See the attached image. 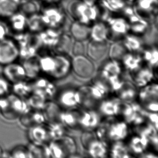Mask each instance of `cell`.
Here are the masks:
<instances>
[{
  "instance_id": "6da1fadb",
  "label": "cell",
  "mask_w": 158,
  "mask_h": 158,
  "mask_svg": "<svg viewBox=\"0 0 158 158\" xmlns=\"http://www.w3.org/2000/svg\"><path fill=\"white\" fill-rule=\"evenodd\" d=\"M71 68L76 75L82 79L89 78L94 71L93 63L83 55L75 56L71 62Z\"/></svg>"
},
{
  "instance_id": "7a4b0ae2",
  "label": "cell",
  "mask_w": 158,
  "mask_h": 158,
  "mask_svg": "<svg viewBox=\"0 0 158 158\" xmlns=\"http://www.w3.org/2000/svg\"><path fill=\"white\" fill-rule=\"evenodd\" d=\"M146 112L139 104L131 102L126 103L123 113L126 123L139 125L145 120Z\"/></svg>"
},
{
  "instance_id": "3957f363",
  "label": "cell",
  "mask_w": 158,
  "mask_h": 158,
  "mask_svg": "<svg viewBox=\"0 0 158 158\" xmlns=\"http://www.w3.org/2000/svg\"><path fill=\"white\" fill-rule=\"evenodd\" d=\"M8 101V120L15 119L20 115L30 111L27 101L14 94L6 97Z\"/></svg>"
},
{
  "instance_id": "277c9868",
  "label": "cell",
  "mask_w": 158,
  "mask_h": 158,
  "mask_svg": "<svg viewBox=\"0 0 158 158\" xmlns=\"http://www.w3.org/2000/svg\"><path fill=\"white\" fill-rule=\"evenodd\" d=\"M19 56V49L13 41L4 39L0 41V64L14 62Z\"/></svg>"
},
{
  "instance_id": "5b68a950",
  "label": "cell",
  "mask_w": 158,
  "mask_h": 158,
  "mask_svg": "<svg viewBox=\"0 0 158 158\" xmlns=\"http://www.w3.org/2000/svg\"><path fill=\"white\" fill-rule=\"evenodd\" d=\"M135 12L140 17L148 15L150 23L157 16L158 0H135Z\"/></svg>"
},
{
  "instance_id": "8992f818",
  "label": "cell",
  "mask_w": 158,
  "mask_h": 158,
  "mask_svg": "<svg viewBox=\"0 0 158 158\" xmlns=\"http://www.w3.org/2000/svg\"><path fill=\"white\" fill-rule=\"evenodd\" d=\"M3 73L6 80L13 83L24 81L27 78L23 65L14 62L5 65Z\"/></svg>"
},
{
  "instance_id": "52a82bcc",
  "label": "cell",
  "mask_w": 158,
  "mask_h": 158,
  "mask_svg": "<svg viewBox=\"0 0 158 158\" xmlns=\"http://www.w3.org/2000/svg\"><path fill=\"white\" fill-rule=\"evenodd\" d=\"M65 13L56 7H49L43 11L41 17L46 27L49 28H57L64 17Z\"/></svg>"
},
{
  "instance_id": "ba28073f",
  "label": "cell",
  "mask_w": 158,
  "mask_h": 158,
  "mask_svg": "<svg viewBox=\"0 0 158 158\" xmlns=\"http://www.w3.org/2000/svg\"><path fill=\"white\" fill-rule=\"evenodd\" d=\"M19 117L21 124L27 128H30L35 125H42L47 120L44 113L41 112L40 110H35L33 112L30 110L20 115Z\"/></svg>"
},
{
  "instance_id": "9c48e42d",
  "label": "cell",
  "mask_w": 158,
  "mask_h": 158,
  "mask_svg": "<svg viewBox=\"0 0 158 158\" xmlns=\"http://www.w3.org/2000/svg\"><path fill=\"white\" fill-rule=\"evenodd\" d=\"M109 33L113 36H125L130 30V24L123 18H112L108 22Z\"/></svg>"
},
{
  "instance_id": "30bf717a",
  "label": "cell",
  "mask_w": 158,
  "mask_h": 158,
  "mask_svg": "<svg viewBox=\"0 0 158 158\" xmlns=\"http://www.w3.org/2000/svg\"><path fill=\"white\" fill-rule=\"evenodd\" d=\"M109 47L107 40L103 42L91 40L87 46L88 55L92 60H101L108 51Z\"/></svg>"
},
{
  "instance_id": "8fae6325",
  "label": "cell",
  "mask_w": 158,
  "mask_h": 158,
  "mask_svg": "<svg viewBox=\"0 0 158 158\" xmlns=\"http://www.w3.org/2000/svg\"><path fill=\"white\" fill-rule=\"evenodd\" d=\"M89 25L78 21H73L69 32L75 41H86L90 37Z\"/></svg>"
},
{
  "instance_id": "7c38bea8",
  "label": "cell",
  "mask_w": 158,
  "mask_h": 158,
  "mask_svg": "<svg viewBox=\"0 0 158 158\" xmlns=\"http://www.w3.org/2000/svg\"><path fill=\"white\" fill-rule=\"evenodd\" d=\"M128 134V127L126 122H119L112 124L107 130V135L113 141H123Z\"/></svg>"
},
{
  "instance_id": "4fadbf2b",
  "label": "cell",
  "mask_w": 158,
  "mask_h": 158,
  "mask_svg": "<svg viewBox=\"0 0 158 158\" xmlns=\"http://www.w3.org/2000/svg\"><path fill=\"white\" fill-rule=\"evenodd\" d=\"M56 60V67L52 75L57 79L62 78L68 74L71 68V62L68 58L58 55L54 56Z\"/></svg>"
},
{
  "instance_id": "5bb4252c",
  "label": "cell",
  "mask_w": 158,
  "mask_h": 158,
  "mask_svg": "<svg viewBox=\"0 0 158 158\" xmlns=\"http://www.w3.org/2000/svg\"><path fill=\"white\" fill-rule=\"evenodd\" d=\"M108 25L104 22L97 21L91 27L90 37L92 41L103 42L107 41L109 37Z\"/></svg>"
},
{
  "instance_id": "9a60e30c",
  "label": "cell",
  "mask_w": 158,
  "mask_h": 158,
  "mask_svg": "<svg viewBox=\"0 0 158 158\" xmlns=\"http://www.w3.org/2000/svg\"><path fill=\"white\" fill-rule=\"evenodd\" d=\"M81 94L75 90H66L60 96V102L64 106L73 108L80 105L81 103Z\"/></svg>"
},
{
  "instance_id": "2e32d148",
  "label": "cell",
  "mask_w": 158,
  "mask_h": 158,
  "mask_svg": "<svg viewBox=\"0 0 158 158\" xmlns=\"http://www.w3.org/2000/svg\"><path fill=\"white\" fill-rule=\"evenodd\" d=\"M122 73V68L117 60H112L107 62L102 70V76L106 81H112L119 78Z\"/></svg>"
},
{
  "instance_id": "e0dca14e",
  "label": "cell",
  "mask_w": 158,
  "mask_h": 158,
  "mask_svg": "<svg viewBox=\"0 0 158 158\" xmlns=\"http://www.w3.org/2000/svg\"><path fill=\"white\" fill-rule=\"evenodd\" d=\"M88 153L94 158H105L107 154L106 143L102 140H94L88 145Z\"/></svg>"
},
{
  "instance_id": "ac0fdd59",
  "label": "cell",
  "mask_w": 158,
  "mask_h": 158,
  "mask_svg": "<svg viewBox=\"0 0 158 158\" xmlns=\"http://www.w3.org/2000/svg\"><path fill=\"white\" fill-rule=\"evenodd\" d=\"M28 137L32 143L38 145H44L48 137V131L41 125H35L29 128Z\"/></svg>"
},
{
  "instance_id": "d6986e66",
  "label": "cell",
  "mask_w": 158,
  "mask_h": 158,
  "mask_svg": "<svg viewBox=\"0 0 158 158\" xmlns=\"http://www.w3.org/2000/svg\"><path fill=\"white\" fill-rule=\"evenodd\" d=\"M79 122L84 128L89 130L94 129L98 126L100 123V117L96 111H87L81 115Z\"/></svg>"
},
{
  "instance_id": "ffe728a7",
  "label": "cell",
  "mask_w": 158,
  "mask_h": 158,
  "mask_svg": "<svg viewBox=\"0 0 158 158\" xmlns=\"http://www.w3.org/2000/svg\"><path fill=\"white\" fill-rule=\"evenodd\" d=\"M99 109L101 112L106 116L112 117L118 115L121 110L120 100L118 99L106 100L102 103Z\"/></svg>"
},
{
  "instance_id": "44dd1931",
  "label": "cell",
  "mask_w": 158,
  "mask_h": 158,
  "mask_svg": "<svg viewBox=\"0 0 158 158\" xmlns=\"http://www.w3.org/2000/svg\"><path fill=\"white\" fill-rule=\"evenodd\" d=\"M41 8L40 3L37 0H21L19 2V11L27 18L39 14Z\"/></svg>"
},
{
  "instance_id": "7402d4cb",
  "label": "cell",
  "mask_w": 158,
  "mask_h": 158,
  "mask_svg": "<svg viewBox=\"0 0 158 158\" xmlns=\"http://www.w3.org/2000/svg\"><path fill=\"white\" fill-rule=\"evenodd\" d=\"M20 0H0V17H10L19 11Z\"/></svg>"
},
{
  "instance_id": "603a6c76",
  "label": "cell",
  "mask_w": 158,
  "mask_h": 158,
  "mask_svg": "<svg viewBox=\"0 0 158 158\" xmlns=\"http://www.w3.org/2000/svg\"><path fill=\"white\" fill-rule=\"evenodd\" d=\"M154 77V73L152 69L149 68L141 69L137 72L135 77V84L139 88H143L151 83Z\"/></svg>"
},
{
  "instance_id": "cb8c5ba5",
  "label": "cell",
  "mask_w": 158,
  "mask_h": 158,
  "mask_svg": "<svg viewBox=\"0 0 158 158\" xmlns=\"http://www.w3.org/2000/svg\"><path fill=\"white\" fill-rule=\"evenodd\" d=\"M9 19L10 27L16 32H22L27 27L28 19L19 11L11 16Z\"/></svg>"
},
{
  "instance_id": "d4e9b609",
  "label": "cell",
  "mask_w": 158,
  "mask_h": 158,
  "mask_svg": "<svg viewBox=\"0 0 158 158\" xmlns=\"http://www.w3.org/2000/svg\"><path fill=\"white\" fill-rule=\"evenodd\" d=\"M158 85L156 83H151L141 88L139 93V99L143 102H148L158 98Z\"/></svg>"
},
{
  "instance_id": "484cf974",
  "label": "cell",
  "mask_w": 158,
  "mask_h": 158,
  "mask_svg": "<svg viewBox=\"0 0 158 158\" xmlns=\"http://www.w3.org/2000/svg\"><path fill=\"white\" fill-rule=\"evenodd\" d=\"M86 6L81 0H73L70 2L66 6L65 13L73 21H78L81 12Z\"/></svg>"
},
{
  "instance_id": "4316f807",
  "label": "cell",
  "mask_w": 158,
  "mask_h": 158,
  "mask_svg": "<svg viewBox=\"0 0 158 158\" xmlns=\"http://www.w3.org/2000/svg\"><path fill=\"white\" fill-rule=\"evenodd\" d=\"M74 41L70 32H62L60 35L57 43L55 47L56 48L58 52H69L71 51Z\"/></svg>"
},
{
  "instance_id": "83f0119b",
  "label": "cell",
  "mask_w": 158,
  "mask_h": 158,
  "mask_svg": "<svg viewBox=\"0 0 158 158\" xmlns=\"http://www.w3.org/2000/svg\"><path fill=\"white\" fill-rule=\"evenodd\" d=\"M150 142L142 135L133 137L130 143L131 150L135 154H142L145 152Z\"/></svg>"
},
{
  "instance_id": "f1b7e54d",
  "label": "cell",
  "mask_w": 158,
  "mask_h": 158,
  "mask_svg": "<svg viewBox=\"0 0 158 158\" xmlns=\"http://www.w3.org/2000/svg\"><path fill=\"white\" fill-rule=\"evenodd\" d=\"M26 77L29 78H34L36 77L41 71L39 60L35 59V57L24 60L23 64Z\"/></svg>"
},
{
  "instance_id": "f546056e",
  "label": "cell",
  "mask_w": 158,
  "mask_h": 158,
  "mask_svg": "<svg viewBox=\"0 0 158 158\" xmlns=\"http://www.w3.org/2000/svg\"><path fill=\"white\" fill-rule=\"evenodd\" d=\"M122 58L124 66L126 69L130 71L139 70L142 62V58L140 56L127 53L125 54Z\"/></svg>"
},
{
  "instance_id": "4dcf8cb0",
  "label": "cell",
  "mask_w": 158,
  "mask_h": 158,
  "mask_svg": "<svg viewBox=\"0 0 158 158\" xmlns=\"http://www.w3.org/2000/svg\"><path fill=\"white\" fill-rule=\"evenodd\" d=\"M89 91L93 98L99 100L106 96L109 92V88L102 81H97L89 88Z\"/></svg>"
},
{
  "instance_id": "1f68e13d",
  "label": "cell",
  "mask_w": 158,
  "mask_h": 158,
  "mask_svg": "<svg viewBox=\"0 0 158 158\" xmlns=\"http://www.w3.org/2000/svg\"><path fill=\"white\" fill-rule=\"evenodd\" d=\"M110 155L113 158H130L131 157L128 148L122 141H115L112 146Z\"/></svg>"
},
{
  "instance_id": "d6a6232c",
  "label": "cell",
  "mask_w": 158,
  "mask_h": 158,
  "mask_svg": "<svg viewBox=\"0 0 158 158\" xmlns=\"http://www.w3.org/2000/svg\"><path fill=\"white\" fill-rule=\"evenodd\" d=\"M13 91L14 94L24 98L29 96L32 93V86L30 84L22 81L14 83Z\"/></svg>"
},
{
  "instance_id": "836d02e7",
  "label": "cell",
  "mask_w": 158,
  "mask_h": 158,
  "mask_svg": "<svg viewBox=\"0 0 158 158\" xmlns=\"http://www.w3.org/2000/svg\"><path fill=\"white\" fill-rule=\"evenodd\" d=\"M48 128V136L53 141H59L64 135L65 131L63 125L61 123L57 122L51 123Z\"/></svg>"
},
{
  "instance_id": "e575fe53",
  "label": "cell",
  "mask_w": 158,
  "mask_h": 158,
  "mask_svg": "<svg viewBox=\"0 0 158 158\" xmlns=\"http://www.w3.org/2000/svg\"><path fill=\"white\" fill-rule=\"evenodd\" d=\"M123 43L126 49L131 52L139 51L142 47L141 40L133 35L126 34Z\"/></svg>"
},
{
  "instance_id": "d590c367",
  "label": "cell",
  "mask_w": 158,
  "mask_h": 158,
  "mask_svg": "<svg viewBox=\"0 0 158 158\" xmlns=\"http://www.w3.org/2000/svg\"><path fill=\"white\" fill-rule=\"evenodd\" d=\"M158 129L152 124H150L145 126L140 132V135L143 136L152 143L156 149L158 148Z\"/></svg>"
},
{
  "instance_id": "8d00e7d4",
  "label": "cell",
  "mask_w": 158,
  "mask_h": 158,
  "mask_svg": "<svg viewBox=\"0 0 158 158\" xmlns=\"http://www.w3.org/2000/svg\"><path fill=\"white\" fill-rule=\"evenodd\" d=\"M27 27L32 32L41 31L46 26L42 20L41 15L37 14L27 18Z\"/></svg>"
},
{
  "instance_id": "74e56055",
  "label": "cell",
  "mask_w": 158,
  "mask_h": 158,
  "mask_svg": "<svg viewBox=\"0 0 158 158\" xmlns=\"http://www.w3.org/2000/svg\"><path fill=\"white\" fill-rule=\"evenodd\" d=\"M41 71L52 75L55 69L56 60L54 57L45 56L39 60Z\"/></svg>"
},
{
  "instance_id": "f35d334b",
  "label": "cell",
  "mask_w": 158,
  "mask_h": 158,
  "mask_svg": "<svg viewBox=\"0 0 158 158\" xmlns=\"http://www.w3.org/2000/svg\"><path fill=\"white\" fill-rule=\"evenodd\" d=\"M28 99V104L30 108L32 107L35 110H42L44 109L46 105V99L40 96L39 94L32 93L31 96H29Z\"/></svg>"
},
{
  "instance_id": "ab89813d",
  "label": "cell",
  "mask_w": 158,
  "mask_h": 158,
  "mask_svg": "<svg viewBox=\"0 0 158 158\" xmlns=\"http://www.w3.org/2000/svg\"><path fill=\"white\" fill-rule=\"evenodd\" d=\"M126 50L123 43L115 42L110 45L109 49L110 56L112 60H118L124 56Z\"/></svg>"
},
{
  "instance_id": "60d3db41",
  "label": "cell",
  "mask_w": 158,
  "mask_h": 158,
  "mask_svg": "<svg viewBox=\"0 0 158 158\" xmlns=\"http://www.w3.org/2000/svg\"><path fill=\"white\" fill-rule=\"evenodd\" d=\"M47 146L49 158H63L65 156L66 153L57 141H52Z\"/></svg>"
},
{
  "instance_id": "b9f144b4",
  "label": "cell",
  "mask_w": 158,
  "mask_h": 158,
  "mask_svg": "<svg viewBox=\"0 0 158 158\" xmlns=\"http://www.w3.org/2000/svg\"><path fill=\"white\" fill-rule=\"evenodd\" d=\"M59 141L61 142V146L68 154H73L76 151V143L70 137L64 135Z\"/></svg>"
},
{
  "instance_id": "7bdbcfd3",
  "label": "cell",
  "mask_w": 158,
  "mask_h": 158,
  "mask_svg": "<svg viewBox=\"0 0 158 158\" xmlns=\"http://www.w3.org/2000/svg\"><path fill=\"white\" fill-rule=\"evenodd\" d=\"M60 121L64 125L73 127L77 124L78 119L75 114L71 112H63L59 114Z\"/></svg>"
},
{
  "instance_id": "ee69618b",
  "label": "cell",
  "mask_w": 158,
  "mask_h": 158,
  "mask_svg": "<svg viewBox=\"0 0 158 158\" xmlns=\"http://www.w3.org/2000/svg\"><path fill=\"white\" fill-rule=\"evenodd\" d=\"M143 59L153 67H156L158 63V52L156 48L146 50L143 52Z\"/></svg>"
},
{
  "instance_id": "f6af8a7d",
  "label": "cell",
  "mask_w": 158,
  "mask_h": 158,
  "mask_svg": "<svg viewBox=\"0 0 158 158\" xmlns=\"http://www.w3.org/2000/svg\"><path fill=\"white\" fill-rule=\"evenodd\" d=\"M149 23H150L147 20L141 18L138 21L129 24L130 30L137 34H143L149 25Z\"/></svg>"
},
{
  "instance_id": "bcb514c9",
  "label": "cell",
  "mask_w": 158,
  "mask_h": 158,
  "mask_svg": "<svg viewBox=\"0 0 158 158\" xmlns=\"http://www.w3.org/2000/svg\"><path fill=\"white\" fill-rule=\"evenodd\" d=\"M44 145H38L30 143L28 146V150L30 153L31 158H42L44 157Z\"/></svg>"
},
{
  "instance_id": "7dc6e473",
  "label": "cell",
  "mask_w": 158,
  "mask_h": 158,
  "mask_svg": "<svg viewBox=\"0 0 158 158\" xmlns=\"http://www.w3.org/2000/svg\"><path fill=\"white\" fill-rule=\"evenodd\" d=\"M10 158H31L28 148H25L22 146H19L14 148L10 153Z\"/></svg>"
},
{
  "instance_id": "c3c4849f",
  "label": "cell",
  "mask_w": 158,
  "mask_h": 158,
  "mask_svg": "<svg viewBox=\"0 0 158 158\" xmlns=\"http://www.w3.org/2000/svg\"><path fill=\"white\" fill-rule=\"evenodd\" d=\"M136 91L133 88H128L122 90L120 93V100L128 103L133 101L136 96Z\"/></svg>"
},
{
  "instance_id": "681fc988",
  "label": "cell",
  "mask_w": 158,
  "mask_h": 158,
  "mask_svg": "<svg viewBox=\"0 0 158 158\" xmlns=\"http://www.w3.org/2000/svg\"><path fill=\"white\" fill-rule=\"evenodd\" d=\"M43 110L45 111L44 114L45 115L46 119H50L53 117L58 111V108L57 105L53 103H46L45 107Z\"/></svg>"
},
{
  "instance_id": "f907efd6",
  "label": "cell",
  "mask_w": 158,
  "mask_h": 158,
  "mask_svg": "<svg viewBox=\"0 0 158 158\" xmlns=\"http://www.w3.org/2000/svg\"><path fill=\"white\" fill-rule=\"evenodd\" d=\"M111 10L114 11L121 10L127 4V0H106Z\"/></svg>"
},
{
  "instance_id": "816d5d0a",
  "label": "cell",
  "mask_w": 158,
  "mask_h": 158,
  "mask_svg": "<svg viewBox=\"0 0 158 158\" xmlns=\"http://www.w3.org/2000/svg\"><path fill=\"white\" fill-rule=\"evenodd\" d=\"M111 89L114 91H119L123 89L124 86V82L120 79L119 77L115 79H113L109 81Z\"/></svg>"
},
{
  "instance_id": "f5cc1de1",
  "label": "cell",
  "mask_w": 158,
  "mask_h": 158,
  "mask_svg": "<svg viewBox=\"0 0 158 158\" xmlns=\"http://www.w3.org/2000/svg\"><path fill=\"white\" fill-rule=\"evenodd\" d=\"M9 90L8 81L5 78L0 77V97L3 96Z\"/></svg>"
},
{
  "instance_id": "db71d44e",
  "label": "cell",
  "mask_w": 158,
  "mask_h": 158,
  "mask_svg": "<svg viewBox=\"0 0 158 158\" xmlns=\"http://www.w3.org/2000/svg\"><path fill=\"white\" fill-rule=\"evenodd\" d=\"M146 117L148 118L150 120V124L154 125L158 129V115L157 112H146Z\"/></svg>"
},
{
  "instance_id": "11a10c76",
  "label": "cell",
  "mask_w": 158,
  "mask_h": 158,
  "mask_svg": "<svg viewBox=\"0 0 158 158\" xmlns=\"http://www.w3.org/2000/svg\"><path fill=\"white\" fill-rule=\"evenodd\" d=\"M147 104L146 105V110L148 112H158V103L157 99L152 100L146 102Z\"/></svg>"
},
{
  "instance_id": "9f6ffc18",
  "label": "cell",
  "mask_w": 158,
  "mask_h": 158,
  "mask_svg": "<svg viewBox=\"0 0 158 158\" xmlns=\"http://www.w3.org/2000/svg\"><path fill=\"white\" fill-rule=\"evenodd\" d=\"M8 30L7 26L0 22V41L6 39L8 33Z\"/></svg>"
},
{
  "instance_id": "6f0895ef",
  "label": "cell",
  "mask_w": 158,
  "mask_h": 158,
  "mask_svg": "<svg viewBox=\"0 0 158 158\" xmlns=\"http://www.w3.org/2000/svg\"><path fill=\"white\" fill-rule=\"evenodd\" d=\"M106 133V128L105 127H99L97 131V135L99 139H102L104 137L105 133Z\"/></svg>"
},
{
  "instance_id": "680465c9",
  "label": "cell",
  "mask_w": 158,
  "mask_h": 158,
  "mask_svg": "<svg viewBox=\"0 0 158 158\" xmlns=\"http://www.w3.org/2000/svg\"><path fill=\"white\" fill-rule=\"evenodd\" d=\"M73 1V0H60V2H59L60 6V8L62 9V10L65 12L67 6L68 5L70 2Z\"/></svg>"
},
{
  "instance_id": "91938a15",
  "label": "cell",
  "mask_w": 158,
  "mask_h": 158,
  "mask_svg": "<svg viewBox=\"0 0 158 158\" xmlns=\"http://www.w3.org/2000/svg\"><path fill=\"white\" fill-rule=\"evenodd\" d=\"M141 157L145 158H158V156H156V154L153 153H143V154H141Z\"/></svg>"
},
{
  "instance_id": "94428289",
  "label": "cell",
  "mask_w": 158,
  "mask_h": 158,
  "mask_svg": "<svg viewBox=\"0 0 158 158\" xmlns=\"http://www.w3.org/2000/svg\"><path fill=\"white\" fill-rule=\"evenodd\" d=\"M81 1L84 4H85L88 6H94L97 1V0H81Z\"/></svg>"
},
{
  "instance_id": "6125c7cd",
  "label": "cell",
  "mask_w": 158,
  "mask_h": 158,
  "mask_svg": "<svg viewBox=\"0 0 158 158\" xmlns=\"http://www.w3.org/2000/svg\"><path fill=\"white\" fill-rule=\"evenodd\" d=\"M3 151L2 150V148L0 146V158H2V155H3Z\"/></svg>"
},
{
  "instance_id": "be15d7a7",
  "label": "cell",
  "mask_w": 158,
  "mask_h": 158,
  "mask_svg": "<svg viewBox=\"0 0 158 158\" xmlns=\"http://www.w3.org/2000/svg\"><path fill=\"white\" fill-rule=\"evenodd\" d=\"M60 1V0H52V3H58Z\"/></svg>"
},
{
  "instance_id": "e7e4bbea",
  "label": "cell",
  "mask_w": 158,
  "mask_h": 158,
  "mask_svg": "<svg viewBox=\"0 0 158 158\" xmlns=\"http://www.w3.org/2000/svg\"><path fill=\"white\" fill-rule=\"evenodd\" d=\"M45 2H48V3H52V0H43Z\"/></svg>"
}]
</instances>
